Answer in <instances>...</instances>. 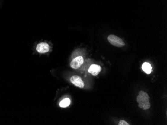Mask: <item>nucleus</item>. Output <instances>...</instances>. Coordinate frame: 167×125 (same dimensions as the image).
Returning <instances> with one entry per match:
<instances>
[{"mask_svg":"<svg viewBox=\"0 0 167 125\" xmlns=\"http://www.w3.org/2000/svg\"><path fill=\"white\" fill-rule=\"evenodd\" d=\"M137 101L139 103V107L142 109L144 110H148L151 107L150 98L148 94L143 91H141L139 92L137 97Z\"/></svg>","mask_w":167,"mask_h":125,"instance_id":"obj_1","label":"nucleus"},{"mask_svg":"<svg viewBox=\"0 0 167 125\" xmlns=\"http://www.w3.org/2000/svg\"><path fill=\"white\" fill-rule=\"evenodd\" d=\"M108 40L111 45L116 47L121 48L125 45L124 42L123 41L122 39L115 35H109V36H108Z\"/></svg>","mask_w":167,"mask_h":125,"instance_id":"obj_2","label":"nucleus"},{"mask_svg":"<svg viewBox=\"0 0 167 125\" xmlns=\"http://www.w3.org/2000/svg\"><path fill=\"white\" fill-rule=\"evenodd\" d=\"M84 58L81 56H78L72 61L70 66L73 69H78L84 63Z\"/></svg>","mask_w":167,"mask_h":125,"instance_id":"obj_3","label":"nucleus"},{"mask_svg":"<svg viewBox=\"0 0 167 125\" xmlns=\"http://www.w3.org/2000/svg\"><path fill=\"white\" fill-rule=\"evenodd\" d=\"M70 81L72 83L78 87L80 88H83L84 87V83L80 76H78V75H74V76H72L70 79Z\"/></svg>","mask_w":167,"mask_h":125,"instance_id":"obj_4","label":"nucleus"},{"mask_svg":"<svg viewBox=\"0 0 167 125\" xmlns=\"http://www.w3.org/2000/svg\"><path fill=\"white\" fill-rule=\"evenodd\" d=\"M36 50L40 53H47L49 51V45L45 42H41L37 45Z\"/></svg>","mask_w":167,"mask_h":125,"instance_id":"obj_5","label":"nucleus"},{"mask_svg":"<svg viewBox=\"0 0 167 125\" xmlns=\"http://www.w3.org/2000/svg\"><path fill=\"white\" fill-rule=\"evenodd\" d=\"M102 70V68L100 66L96 64H92L88 69V72L93 76H97Z\"/></svg>","mask_w":167,"mask_h":125,"instance_id":"obj_6","label":"nucleus"},{"mask_svg":"<svg viewBox=\"0 0 167 125\" xmlns=\"http://www.w3.org/2000/svg\"><path fill=\"white\" fill-rule=\"evenodd\" d=\"M143 70L146 73L150 74L152 72V66L150 63L148 62H145L142 65Z\"/></svg>","mask_w":167,"mask_h":125,"instance_id":"obj_7","label":"nucleus"},{"mask_svg":"<svg viewBox=\"0 0 167 125\" xmlns=\"http://www.w3.org/2000/svg\"><path fill=\"white\" fill-rule=\"evenodd\" d=\"M71 101L69 98H65L61 101L60 103V106L62 108H66L70 105Z\"/></svg>","mask_w":167,"mask_h":125,"instance_id":"obj_8","label":"nucleus"},{"mask_svg":"<svg viewBox=\"0 0 167 125\" xmlns=\"http://www.w3.org/2000/svg\"><path fill=\"white\" fill-rule=\"evenodd\" d=\"M119 125H129V124L124 120H121L119 123Z\"/></svg>","mask_w":167,"mask_h":125,"instance_id":"obj_9","label":"nucleus"}]
</instances>
